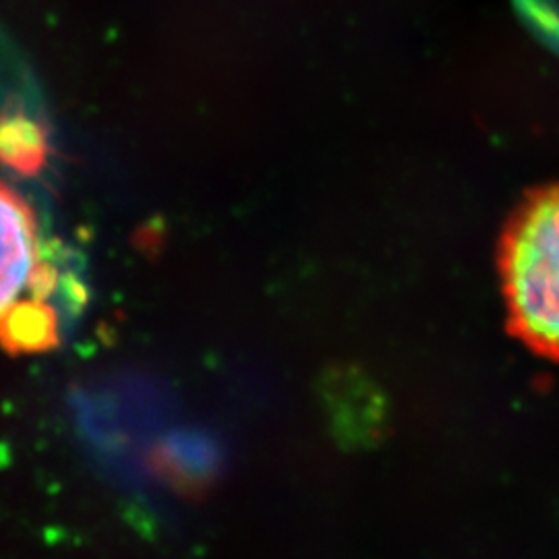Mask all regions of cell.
Wrapping results in <instances>:
<instances>
[{
  "label": "cell",
  "instance_id": "cell-1",
  "mask_svg": "<svg viewBox=\"0 0 559 559\" xmlns=\"http://www.w3.org/2000/svg\"><path fill=\"white\" fill-rule=\"evenodd\" d=\"M508 332L559 362V182L526 195L498 249Z\"/></svg>",
  "mask_w": 559,
  "mask_h": 559
},
{
  "label": "cell",
  "instance_id": "cell-2",
  "mask_svg": "<svg viewBox=\"0 0 559 559\" xmlns=\"http://www.w3.org/2000/svg\"><path fill=\"white\" fill-rule=\"evenodd\" d=\"M59 282L34 210L0 182V334L27 305L52 302Z\"/></svg>",
  "mask_w": 559,
  "mask_h": 559
},
{
  "label": "cell",
  "instance_id": "cell-3",
  "mask_svg": "<svg viewBox=\"0 0 559 559\" xmlns=\"http://www.w3.org/2000/svg\"><path fill=\"white\" fill-rule=\"evenodd\" d=\"M152 475L180 498H198L221 477V454L212 441L182 436L150 456Z\"/></svg>",
  "mask_w": 559,
  "mask_h": 559
},
{
  "label": "cell",
  "instance_id": "cell-4",
  "mask_svg": "<svg viewBox=\"0 0 559 559\" xmlns=\"http://www.w3.org/2000/svg\"><path fill=\"white\" fill-rule=\"evenodd\" d=\"M46 160V141L40 127L21 117L0 120V162L21 170L36 173Z\"/></svg>",
  "mask_w": 559,
  "mask_h": 559
}]
</instances>
